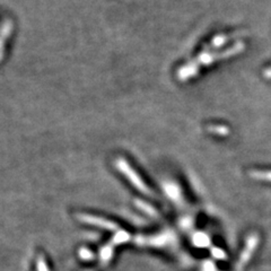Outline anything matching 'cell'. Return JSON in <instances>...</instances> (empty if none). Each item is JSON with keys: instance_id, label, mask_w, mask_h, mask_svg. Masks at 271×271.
<instances>
[{"instance_id": "cell-2", "label": "cell", "mask_w": 271, "mask_h": 271, "mask_svg": "<svg viewBox=\"0 0 271 271\" xmlns=\"http://www.w3.org/2000/svg\"><path fill=\"white\" fill-rule=\"evenodd\" d=\"M224 41H225V38H223V36H221V38H220V36H219V38H217V39H215V40H213V41H212V44H213V47H219V45H220L221 43H223V42H224Z\"/></svg>"}, {"instance_id": "cell-1", "label": "cell", "mask_w": 271, "mask_h": 271, "mask_svg": "<svg viewBox=\"0 0 271 271\" xmlns=\"http://www.w3.org/2000/svg\"><path fill=\"white\" fill-rule=\"evenodd\" d=\"M116 167L121 172L123 175L126 176V178H128L130 182L133 183L139 191H141L142 194L148 195V196L153 195V192H151L149 187L147 186L145 182H143L142 179L140 178V176H139V174L129 165V163L127 162L125 158L116 159Z\"/></svg>"}]
</instances>
